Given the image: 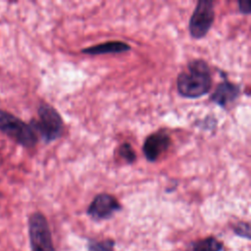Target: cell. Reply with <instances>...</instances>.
<instances>
[{
  "label": "cell",
  "instance_id": "cell-3",
  "mask_svg": "<svg viewBox=\"0 0 251 251\" xmlns=\"http://www.w3.org/2000/svg\"><path fill=\"white\" fill-rule=\"evenodd\" d=\"M0 130L26 148L37 143V135L31 126L16 116L0 110Z\"/></svg>",
  "mask_w": 251,
  "mask_h": 251
},
{
  "label": "cell",
  "instance_id": "cell-2",
  "mask_svg": "<svg viewBox=\"0 0 251 251\" xmlns=\"http://www.w3.org/2000/svg\"><path fill=\"white\" fill-rule=\"evenodd\" d=\"M37 114L38 120H31L29 126L36 133L38 132L42 139L49 143L60 138L64 130V122L58 111L48 103H40Z\"/></svg>",
  "mask_w": 251,
  "mask_h": 251
},
{
  "label": "cell",
  "instance_id": "cell-5",
  "mask_svg": "<svg viewBox=\"0 0 251 251\" xmlns=\"http://www.w3.org/2000/svg\"><path fill=\"white\" fill-rule=\"evenodd\" d=\"M28 233L32 251H55L47 220L41 213L29 217Z\"/></svg>",
  "mask_w": 251,
  "mask_h": 251
},
{
  "label": "cell",
  "instance_id": "cell-4",
  "mask_svg": "<svg viewBox=\"0 0 251 251\" xmlns=\"http://www.w3.org/2000/svg\"><path fill=\"white\" fill-rule=\"evenodd\" d=\"M215 20L214 3L211 0H199L189 19L188 30L194 39H201L207 35Z\"/></svg>",
  "mask_w": 251,
  "mask_h": 251
},
{
  "label": "cell",
  "instance_id": "cell-1",
  "mask_svg": "<svg viewBox=\"0 0 251 251\" xmlns=\"http://www.w3.org/2000/svg\"><path fill=\"white\" fill-rule=\"evenodd\" d=\"M212 87V75L208 63L195 59L187 64V69L178 74L176 89L181 97L196 99L208 94Z\"/></svg>",
  "mask_w": 251,
  "mask_h": 251
},
{
  "label": "cell",
  "instance_id": "cell-8",
  "mask_svg": "<svg viewBox=\"0 0 251 251\" xmlns=\"http://www.w3.org/2000/svg\"><path fill=\"white\" fill-rule=\"evenodd\" d=\"M240 94V86L230 82L227 78L219 83L215 91L211 94L210 100L215 104L226 108L228 104L233 103Z\"/></svg>",
  "mask_w": 251,
  "mask_h": 251
},
{
  "label": "cell",
  "instance_id": "cell-14",
  "mask_svg": "<svg viewBox=\"0 0 251 251\" xmlns=\"http://www.w3.org/2000/svg\"><path fill=\"white\" fill-rule=\"evenodd\" d=\"M238 9L241 14L249 15L251 13V1L250 0L238 1Z\"/></svg>",
  "mask_w": 251,
  "mask_h": 251
},
{
  "label": "cell",
  "instance_id": "cell-11",
  "mask_svg": "<svg viewBox=\"0 0 251 251\" xmlns=\"http://www.w3.org/2000/svg\"><path fill=\"white\" fill-rule=\"evenodd\" d=\"M118 155L127 164H132L136 160V153L128 142H124L119 146Z\"/></svg>",
  "mask_w": 251,
  "mask_h": 251
},
{
  "label": "cell",
  "instance_id": "cell-13",
  "mask_svg": "<svg viewBox=\"0 0 251 251\" xmlns=\"http://www.w3.org/2000/svg\"><path fill=\"white\" fill-rule=\"evenodd\" d=\"M234 232L240 236L250 238V226L248 223H239L234 227Z\"/></svg>",
  "mask_w": 251,
  "mask_h": 251
},
{
  "label": "cell",
  "instance_id": "cell-10",
  "mask_svg": "<svg viewBox=\"0 0 251 251\" xmlns=\"http://www.w3.org/2000/svg\"><path fill=\"white\" fill-rule=\"evenodd\" d=\"M222 246L223 244L219 240L213 236H210L191 243L186 251H220Z\"/></svg>",
  "mask_w": 251,
  "mask_h": 251
},
{
  "label": "cell",
  "instance_id": "cell-6",
  "mask_svg": "<svg viewBox=\"0 0 251 251\" xmlns=\"http://www.w3.org/2000/svg\"><path fill=\"white\" fill-rule=\"evenodd\" d=\"M122 208L115 196L108 193L97 194L87 208V215L93 220H106Z\"/></svg>",
  "mask_w": 251,
  "mask_h": 251
},
{
  "label": "cell",
  "instance_id": "cell-7",
  "mask_svg": "<svg viewBox=\"0 0 251 251\" xmlns=\"http://www.w3.org/2000/svg\"><path fill=\"white\" fill-rule=\"evenodd\" d=\"M171 144L172 138L170 134L166 130L160 129L146 137L142 149L147 161L155 162L162 153L169 149Z\"/></svg>",
  "mask_w": 251,
  "mask_h": 251
},
{
  "label": "cell",
  "instance_id": "cell-12",
  "mask_svg": "<svg viewBox=\"0 0 251 251\" xmlns=\"http://www.w3.org/2000/svg\"><path fill=\"white\" fill-rule=\"evenodd\" d=\"M89 251H114V241L104 240V241H92L89 244Z\"/></svg>",
  "mask_w": 251,
  "mask_h": 251
},
{
  "label": "cell",
  "instance_id": "cell-9",
  "mask_svg": "<svg viewBox=\"0 0 251 251\" xmlns=\"http://www.w3.org/2000/svg\"><path fill=\"white\" fill-rule=\"evenodd\" d=\"M130 46L124 41H106L97 45H93L87 48H83L81 53L88 55H103V54H119L129 51Z\"/></svg>",
  "mask_w": 251,
  "mask_h": 251
}]
</instances>
